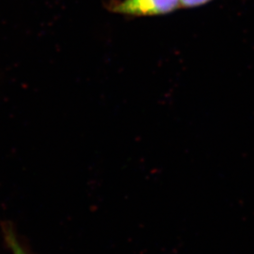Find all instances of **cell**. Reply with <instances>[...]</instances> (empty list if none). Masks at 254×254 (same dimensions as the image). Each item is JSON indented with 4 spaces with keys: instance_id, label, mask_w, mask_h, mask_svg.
I'll return each instance as SVG.
<instances>
[{
    "instance_id": "6da1fadb",
    "label": "cell",
    "mask_w": 254,
    "mask_h": 254,
    "mask_svg": "<svg viewBox=\"0 0 254 254\" xmlns=\"http://www.w3.org/2000/svg\"><path fill=\"white\" fill-rule=\"evenodd\" d=\"M181 7V0H113L108 9L122 15L142 17L171 13Z\"/></svg>"
},
{
    "instance_id": "7a4b0ae2",
    "label": "cell",
    "mask_w": 254,
    "mask_h": 254,
    "mask_svg": "<svg viewBox=\"0 0 254 254\" xmlns=\"http://www.w3.org/2000/svg\"><path fill=\"white\" fill-rule=\"evenodd\" d=\"M2 232L5 242L9 247L11 254H30L24 245H22V242L19 239L14 229L10 226L9 223L2 224Z\"/></svg>"
},
{
    "instance_id": "3957f363",
    "label": "cell",
    "mask_w": 254,
    "mask_h": 254,
    "mask_svg": "<svg viewBox=\"0 0 254 254\" xmlns=\"http://www.w3.org/2000/svg\"><path fill=\"white\" fill-rule=\"evenodd\" d=\"M212 0H181L182 8H195L205 5Z\"/></svg>"
}]
</instances>
